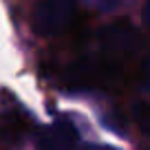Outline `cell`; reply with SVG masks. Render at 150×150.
<instances>
[{
	"label": "cell",
	"instance_id": "obj_1",
	"mask_svg": "<svg viewBox=\"0 0 150 150\" xmlns=\"http://www.w3.org/2000/svg\"><path fill=\"white\" fill-rule=\"evenodd\" d=\"M75 16V0H38L33 9V29L40 35H57Z\"/></svg>",
	"mask_w": 150,
	"mask_h": 150
},
{
	"label": "cell",
	"instance_id": "obj_2",
	"mask_svg": "<svg viewBox=\"0 0 150 150\" xmlns=\"http://www.w3.org/2000/svg\"><path fill=\"white\" fill-rule=\"evenodd\" d=\"M99 42H102V49L108 57H122L132 51L135 33H132V29L126 22L110 24V27H106L99 33Z\"/></svg>",
	"mask_w": 150,
	"mask_h": 150
},
{
	"label": "cell",
	"instance_id": "obj_3",
	"mask_svg": "<svg viewBox=\"0 0 150 150\" xmlns=\"http://www.w3.org/2000/svg\"><path fill=\"white\" fill-rule=\"evenodd\" d=\"M38 144H40V150H77V132L71 126V122L62 119L44 128Z\"/></svg>",
	"mask_w": 150,
	"mask_h": 150
}]
</instances>
